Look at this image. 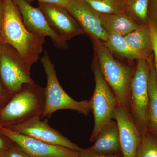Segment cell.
<instances>
[{
    "label": "cell",
    "instance_id": "obj_14",
    "mask_svg": "<svg viewBox=\"0 0 157 157\" xmlns=\"http://www.w3.org/2000/svg\"><path fill=\"white\" fill-rule=\"evenodd\" d=\"M94 144L87 151L101 154H116L121 153L117 123L112 119L104 127L98 134Z\"/></svg>",
    "mask_w": 157,
    "mask_h": 157
},
{
    "label": "cell",
    "instance_id": "obj_17",
    "mask_svg": "<svg viewBox=\"0 0 157 157\" xmlns=\"http://www.w3.org/2000/svg\"><path fill=\"white\" fill-rule=\"evenodd\" d=\"M147 130L157 135V76L154 65L149 74Z\"/></svg>",
    "mask_w": 157,
    "mask_h": 157
},
{
    "label": "cell",
    "instance_id": "obj_21",
    "mask_svg": "<svg viewBox=\"0 0 157 157\" xmlns=\"http://www.w3.org/2000/svg\"><path fill=\"white\" fill-rule=\"evenodd\" d=\"M149 0H126L127 12L140 25H147Z\"/></svg>",
    "mask_w": 157,
    "mask_h": 157
},
{
    "label": "cell",
    "instance_id": "obj_10",
    "mask_svg": "<svg viewBox=\"0 0 157 157\" xmlns=\"http://www.w3.org/2000/svg\"><path fill=\"white\" fill-rule=\"evenodd\" d=\"M19 9L24 24L29 32L44 37H49L54 45L59 49H67V42L51 28L42 11L25 0H13Z\"/></svg>",
    "mask_w": 157,
    "mask_h": 157
},
{
    "label": "cell",
    "instance_id": "obj_11",
    "mask_svg": "<svg viewBox=\"0 0 157 157\" xmlns=\"http://www.w3.org/2000/svg\"><path fill=\"white\" fill-rule=\"evenodd\" d=\"M38 6L51 28L66 42L76 36L86 33L67 9L45 3L38 2Z\"/></svg>",
    "mask_w": 157,
    "mask_h": 157
},
{
    "label": "cell",
    "instance_id": "obj_4",
    "mask_svg": "<svg viewBox=\"0 0 157 157\" xmlns=\"http://www.w3.org/2000/svg\"><path fill=\"white\" fill-rule=\"evenodd\" d=\"M40 60L47 78L44 91L45 108L41 118H49L54 113L64 109L75 110L85 115H88L91 112L89 100L76 101L67 94L60 84L54 64L46 51Z\"/></svg>",
    "mask_w": 157,
    "mask_h": 157
},
{
    "label": "cell",
    "instance_id": "obj_28",
    "mask_svg": "<svg viewBox=\"0 0 157 157\" xmlns=\"http://www.w3.org/2000/svg\"><path fill=\"white\" fill-rule=\"evenodd\" d=\"M4 90H3L2 86V83L0 81V100L3 98L4 97Z\"/></svg>",
    "mask_w": 157,
    "mask_h": 157
},
{
    "label": "cell",
    "instance_id": "obj_1",
    "mask_svg": "<svg viewBox=\"0 0 157 157\" xmlns=\"http://www.w3.org/2000/svg\"><path fill=\"white\" fill-rule=\"evenodd\" d=\"M4 1V20L0 40L15 48L28 70L40 59L46 37L31 33L24 24L21 14L13 0Z\"/></svg>",
    "mask_w": 157,
    "mask_h": 157
},
{
    "label": "cell",
    "instance_id": "obj_5",
    "mask_svg": "<svg viewBox=\"0 0 157 157\" xmlns=\"http://www.w3.org/2000/svg\"><path fill=\"white\" fill-rule=\"evenodd\" d=\"M95 80V87L89 100L91 111L94 119V126L90 137L94 142L103 127L113 119L118 103L112 90L102 75L95 57L92 65Z\"/></svg>",
    "mask_w": 157,
    "mask_h": 157
},
{
    "label": "cell",
    "instance_id": "obj_12",
    "mask_svg": "<svg viewBox=\"0 0 157 157\" xmlns=\"http://www.w3.org/2000/svg\"><path fill=\"white\" fill-rule=\"evenodd\" d=\"M113 119L117 123L123 157H136L141 134L129 109L118 105Z\"/></svg>",
    "mask_w": 157,
    "mask_h": 157
},
{
    "label": "cell",
    "instance_id": "obj_18",
    "mask_svg": "<svg viewBox=\"0 0 157 157\" xmlns=\"http://www.w3.org/2000/svg\"><path fill=\"white\" fill-rule=\"evenodd\" d=\"M104 43L111 52L118 56L130 60L144 59L140 54L130 46L123 36L115 34L108 35L107 41Z\"/></svg>",
    "mask_w": 157,
    "mask_h": 157
},
{
    "label": "cell",
    "instance_id": "obj_15",
    "mask_svg": "<svg viewBox=\"0 0 157 157\" xmlns=\"http://www.w3.org/2000/svg\"><path fill=\"white\" fill-rule=\"evenodd\" d=\"M99 17L101 25L108 35L115 34L124 36L142 25L127 12L109 14L99 13Z\"/></svg>",
    "mask_w": 157,
    "mask_h": 157
},
{
    "label": "cell",
    "instance_id": "obj_8",
    "mask_svg": "<svg viewBox=\"0 0 157 157\" xmlns=\"http://www.w3.org/2000/svg\"><path fill=\"white\" fill-rule=\"evenodd\" d=\"M41 116L37 115L20 123L7 128L22 135L33 137L43 142L67 147L74 151L82 149L76 144L53 128L48 123V119L41 120Z\"/></svg>",
    "mask_w": 157,
    "mask_h": 157
},
{
    "label": "cell",
    "instance_id": "obj_16",
    "mask_svg": "<svg viewBox=\"0 0 157 157\" xmlns=\"http://www.w3.org/2000/svg\"><path fill=\"white\" fill-rule=\"evenodd\" d=\"M124 37L131 47L140 54L150 64H153L152 43L147 25L140 26Z\"/></svg>",
    "mask_w": 157,
    "mask_h": 157
},
{
    "label": "cell",
    "instance_id": "obj_9",
    "mask_svg": "<svg viewBox=\"0 0 157 157\" xmlns=\"http://www.w3.org/2000/svg\"><path fill=\"white\" fill-rule=\"evenodd\" d=\"M0 133L17 144L31 157H77L78 151L26 136L0 125Z\"/></svg>",
    "mask_w": 157,
    "mask_h": 157
},
{
    "label": "cell",
    "instance_id": "obj_20",
    "mask_svg": "<svg viewBox=\"0 0 157 157\" xmlns=\"http://www.w3.org/2000/svg\"><path fill=\"white\" fill-rule=\"evenodd\" d=\"M140 134L136 157H157V135L147 130Z\"/></svg>",
    "mask_w": 157,
    "mask_h": 157
},
{
    "label": "cell",
    "instance_id": "obj_13",
    "mask_svg": "<svg viewBox=\"0 0 157 157\" xmlns=\"http://www.w3.org/2000/svg\"><path fill=\"white\" fill-rule=\"evenodd\" d=\"M66 9L91 39L107 41L108 35L101 25L99 13L85 0H72Z\"/></svg>",
    "mask_w": 157,
    "mask_h": 157
},
{
    "label": "cell",
    "instance_id": "obj_7",
    "mask_svg": "<svg viewBox=\"0 0 157 157\" xmlns=\"http://www.w3.org/2000/svg\"><path fill=\"white\" fill-rule=\"evenodd\" d=\"M2 43L0 48V76L7 91L19 92L25 84L35 83L22 57L15 48Z\"/></svg>",
    "mask_w": 157,
    "mask_h": 157
},
{
    "label": "cell",
    "instance_id": "obj_26",
    "mask_svg": "<svg viewBox=\"0 0 157 157\" xmlns=\"http://www.w3.org/2000/svg\"><path fill=\"white\" fill-rule=\"evenodd\" d=\"M9 138L0 133V157H4L11 147L8 141Z\"/></svg>",
    "mask_w": 157,
    "mask_h": 157
},
{
    "label": "cell",
    "instance_id": "obj_2",
    "mask_svg": "<svg viewBox=\"0 0 157 157\" xmlns=\"http://www.w3.org/2000/svg\"><path fill=\"white\" fill-rule=\"evenodd\" d=\"M91 39L100 70L115 96L118 105L129 109V90L134 71L116 60L104 42Z\"/></svg>",
    "mask_w": 157,
    "mask_h": 157
},
{
    "label": "cell",
    "instance_id": "obj_27",
    "mask_svg": "<svg viewBox=\"0 0 157 157\" xmlns=\"http://www.w3.org/2000/svg\"><path fill=\"white\" fill-rule=\"evenodd\" d=\"M4 1L3 0H0V33L4 20Z\"/></svg>",
    "mask_w": 157,
    "mask_h": 157
},
{
    "label": "cell",
    "instance_id": "obj_25",
    "mask_svg": "<svg viewBox=\"0 0 157 157\" xmlns=\"http://www.w3.org/2000/svg\"><path fill=\"white\" fill-rule=\"evenodd\" d=\"M120 154L107 155L94 153L87 151L85 149H82L81 151H78L77 157H120Z\"/></svg>",
    "mask_w": 157,
    "mask_h": 157
},
{
    "label": "cell",
    "instance_id": "obj_19",
    "mask_svg": "<svg viewBox=\"0 0 157 157\" xmlns=\"http://www.w3.org/2000/svg\"><path fill=\"white\" fill-rule=\"evenodd\" d=\"M100 14H116L127 12L126 0H85Z\"/></svg>",
    "mask_w": 157,
    "mask_h": 157
},
{
    "label": "cell",
    "instance_id": "obj_23",
    "mask_svg": "<svg viewBox=\"0 0 157 157\" xmlns=\"http://www.w3.org/2000/svg\"><path fill=\"white\" fill-rule=\"evenodd\" d=\"M16 144V146H11L4 157H31Z\"/></svg>",
    "mask_w": 157,
    "mask_h": 157
},
{
    "label": "cell",
    "instance_id": "obj_24",
    "mask_svg": "<svg viewBox=\"0 0 157 157\" xmlns=\"http://www.w3.org/2000/svg\"><path fill=\"white\" fill-rule=\"evenodd\" d=\"M27 2L31 3L35 1H38V2L47 3L51 5H56L66 9L70 5L72 0H25Z\"/></svg>",
    "mask_w": 157,
    "mask_h": 157
},
{
    "label": "cell",
    "instance_id": "obj_22",
    "mask_svg": "<svg viewBox=\"0 0 157 157\" xmlns=\"http://www.w3.org/2000/svg\"><path fill=\"white\" fill-rule=\"evenodd\" d=\"M147 25L150 31L154 55V67L157 76V0H149Z\"/></svg>",
    "mask_w": 157,
    "mask_h": 157
},
{
    "label": "cell",
    "instance_id": "obj_29",
    "mask_svg": "<svg viewBox=\"0 0 157 157\" xmlns=\"http://www.w3.org/2000/svg\"><path fill=\"white\" fill-rule=\"evenodd\" d=\"M2 42H1V40H0V48H1V45H2Z\"/></svg>",
    "mask_w": 157,
    "mask_h": 157
},
{
    "label": "cell",
    "instance_id": "obj_3",
    "mask_svg": "<svg viewBox=\"0 0 157 157\" xmlns=\"http://www.w3.org/2000/svg\"><path fill=\"white\" fill-rule=\"evenodd\" d=\"M45 88L34 83L25 84L0 109V125L9 127L37 115L45 108Z\"/></svg>",
    "mask_w": 157,
    "mask_h": 157
},
{
    "label": "cell",
    "instance_id": "obj_6",
    "mask_svg": "<svg viewBox=\"0 0 157 157\" xmlns=\"http://www.w3.org/2000/svg\"><path fill=\"white\" fill-rule=\"evenodd\" d=\"M153 65L144 59L137 60L130 82L129 111L140 134L147 130L149 74Z\"/></svg>",
    "mask_w": 157,
    "mask_h": 157
}]
</instances>
